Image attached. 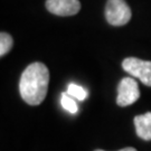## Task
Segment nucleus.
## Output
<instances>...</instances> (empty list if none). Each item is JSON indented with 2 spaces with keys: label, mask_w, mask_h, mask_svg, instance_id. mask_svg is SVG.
<instances>
[{
  "label": "nucleus",
  "mask_w": 151,
  "mask_h": 151,
  "mask_svg": "<svg viewBox=\"0 0 151 151\" xmlns=\"http://www.w3.org/2000/svg\"><path fill=\"white\" fill-rule=\"evenodd\" d=\"M48 84V68L43 63L35 62L28 65L20 76V96L29 105H39L47 95Z\"/></svg>",
  "instance_id": "obj_1"
},
{
  "label": "nucleus",
  "mask_w": 151,
  "mask_h": 151,
  "mask_svg": "<svg viewBox=\"0 0 151 151\" xmlns=\"http://www.w3.org/2000/svg\"><path fill=\"white\" fill-rule=\"evenodd\" d=\"M132 12L125 0H108L105 6V19L112 26H123L130 22Z\"/></svg>",
  "instance_id": "obj_2"
},
{
  "label": "nucleus",
  "mask_w": 151,
  "mask_h": 151,
  "mask_svg": "<svg viewBox=\"0 0 151 151\" xmlns=\"http://www.w3.org/2000/svg\"><path fill=\"white\" fill-rule=\"evenodd\" d=\"M122 68L131 76L139 78L145 85L151 86V60L128 57L122 62Z\"/></svg>",
  "instance_id": "obj_3"
},
{
  "label": "nucleus",
  "mask_w": 151,
  "mask_h": 151,
  "mask_svg": "<svg viewBox=\"0 0 151 151\" xmlns=\"http://www.w3.org/2000/svg\"><path fill=\"white\" fill-rule=\"evenodd\" d=\"M140 97V90L138 83L132 77H124L118 87L116 104L119 106H128L135 103Z\"/></svg>",
  "instance_id": "obj_4"
},
{
  "label": "nucleus",
  "mask_w": 151,
  "mask_h": 151,
  "mask_svg": "<svg viewBox=\"0 0 151 151\" xmlns=\"http://www.w3.org/2000/svg\"><path fill=\"white\" fill-rule=\"evenodd\" d=\"M46 8L56 16H74L81 10L80 0H46Z\"/></svg>",
  "instance_id": "obj_5"
},
{
  "label": "nucleus",
  "mask_w": 151,
  "mask_h": 151,
  "mask_svg": "<svg viewBox=\"0 0 151 151\" xmlns=\"http://www.w3.org/2000/svg\"><path fill=\"white\" fill-rule=\"evenodd\" d=\"M137 135L142 140H151V112L137 115L133 119Z\"/></svg>",
  "instance_id": "obj_6"
},
{
  "label": "nucleus",
  "mask_w": 151,
  "mask_h": 151,
  "mask_svg": "<svg viewBox=\"0 0 151 151\" xmlns=\"http://www.w3.org/2000/svg\"><path fill=\"white\" fill-rule=\"evenodd\" d=\"M67 94H70L72 97H74L78 101H84L87 97V91L82 87L81 85H77L74 83H70L68 87H67Z\"/></svg>",
  "instance_id": "obj_7"
},
{
  "label": "nucleus",
  "mask_w": 151,
  "mask_h": 151,
  "mask_svg": "<svg viewBox=\"0 0 151 151\" xmlns=\"http://www.w3.org/2000/svg\"><path fill=\"white\" fill-rule=\"evenodd\" d=\"M14 46V39L9 34L2 32L0 34V56H5Z\"/></svg>",
  "instance_id": "obj_8"
},
{
  "label": "nucleus",
  "mask_w": 151,
  "mask_h": 151,
  "mask_svg": "<svg viewBox=\"0 0 151 151\" xmlns=\"http://www.w3.org/2000/svg\"><path fill=\"white\" fill-rule=\"evenodd\" d=\"M60 104L62 106L68 111L70 113H76L78 111V106L76 104V101L74 97H72L70 94L67 93H63L62 94V97H60Z\"/></svg>",
  "instance_id": "obj_9"
},
{
  "label": "nucleus",
  "mask_w": 151,
  "mask_h": 151,
  "mask_svg": "<svg viewBox=\"0 0 151 151\" xmlns=\"http://www.w3.org/2000/svg\"><path fill=\"white\" fill-rule=\"evenodd\" d=\"M94 151H104V150H101V149H96V150ZM118 151H137L135 148H132V147H127V148H123V149H121V150H118Z\"/></svg>",
  "instance_id": "obj_10"
}]
</instances>
